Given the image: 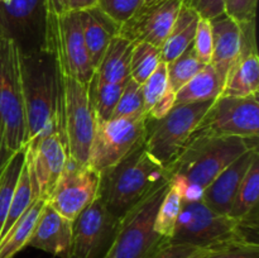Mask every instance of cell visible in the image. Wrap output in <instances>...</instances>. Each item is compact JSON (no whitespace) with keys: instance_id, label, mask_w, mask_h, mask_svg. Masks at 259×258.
<instances>
[{"instance_id":"obj_13","label":"cell","mask_w":259,"mask_h":258,"mask_svg":"<svg viewBox=\"0 0 259 258\" xmlns=\"http://www.w3.org/2000/svg\"><path fill=\"white\" fill-rule=\"evenodd\" d=\"M196 132L217 137L258 139V96H218L200 121Z\"/></svg>"},{"instance_id":"obj_1","label":"cell","mask_w":259,"mask_h":258,"mask_svg":"<svg viewBox=\"0 0 259 258\" xmlns=\"http://www.w3.org/2000/svg\"><path fill=\"white\" fill-rule=\"evenodd\" d=\"M258 148V139L217 137L195 132L181 153L167 167L168 184L184 201L201 200L218 175L247 151Z\"/></svg>"},{"instance_id":"obj_15","label":"cell","mask_w":259,"mask_h":258,"mask_svg":"<svg viewBox=\"0 0 259 258\" xmlns=\"http://www.w3.org/2000/svg\"><path fill=\"white\" fill-rule=\"evenodd\" d=\"M100 172L68 158L47 202L66 219L73 220L98 197Z\"/></svg>"},{"instance_id":"obj_32","label":"cell","mask_w":259,"mask_h":258,"mask_svg":"<svg viewBox=\"0 0 259 258\" xmlns=\"http://www.w3.org/2000/svg\"><path fill=\"white\" fill-rule=\"evenodd\" d=\"M161 62V50L146 42H136L131 55V78L144 82Z\"/></svg>"},{"instance_id":"obj_37","label":"cell","mask_w":259,"mask_h":258,"mask_svg":"<svg viewBox=\"0 0 259 258\" xmlns=\"http://www.w3.org/2000/svg\"><path fill=\"white\" fill-rule=\"evenodd\" d=\"M211 250L215 249L168 242L163 247L159 248L158 252L153 255V258H202Z\"/></svg>"},{"instance_id":"obj_7","label":"cell","mask_w":259,"mask_h":258,"mask_svg":"<svg viewBox=\"0 0 259 258\" xmlns=\"http://www.w3.org/2000/svg\"><path fill=\"white\" fill-rule=\"evenodd\" d=\"M212 101L180 104L158 120L147 119L143 143L147 152L167 168L189 143Z\"/></svg>"},{"instance_id":"obj_26","label":"cell","mask_w":259,"mask_h":258,"mask_svg":"<svg viewBox=\"0 0 259 258\" xmlns=\"http://www.w3.org/2000/svg\"><path fill=\"white\" fill-rule=\"evenodd\" d=\"M259 200V154L253 159L238 189L229 217L237 220L258 214Z\"/></svg>"},{"instance_id":"obj_41","label":"cell","mask_w":259,"mask_h":258,"mask_svg":"<svg viewBox=\"0 0 259 258\" xmlns=\"http://www.w3.org/2000/svg\"><path fill=\"white\" fill-rule=\"evenodd\" d=\"M175 105H176V93H175L172 89H169L168 86V89L164 91L163 95H162L148 110V113H147V119H149V120H158V119L167 115L168 111L171 110Z\"/></svg>"},{"instance_id":"obj_36","label":"cell","mask_w":259,"mask_h":258,"mask_svg":"<svg viewBox=\"0 0 259 258\" xmlns=\"http://www.w3.org/2000/svg\"><path fill=\"white\" fill-rule=\"evenodd\" d=\"M192 47L197 58L201 61L204 65L211 62L212 56V29L211 20L206 18H200L197 23L196 32H195L194 40H192Z\"/></svg>"},{"instance_id":"obj_31","label":"cell","mask_w":259,"mask_h":258,"mask_svg":"<svg viewBox=\"0 0 259 258\" xmlns=\"http://www.w3.org/2000/svg\"><path fill=\"white\" fill-rule=\"evenodd\" d=\"M182 196L171 185L164 194L154 219V230L166 239L172 238L182 206Z\"/></svg>"},{"instance_id":"obj_44","label":"cell","mask_w":259,"mask_h":258,"mask_svg":"<svg viewBox=\"0 0 259 258\" xmlns=\"http://www.w3.org/2000/svg\"><path fill=\"white\" fill-rule=\"evenodd\" d=\"M10 157H12V156H8V154L4 152V148H3L2 138H0V175H2L3 169H4L5 164H7V162L9 161Z\"/></svg>"},{"instance_id":"obj_16","label":"cell","mask_w":259,"mask_h":258,"mask_svg":"<svg viewBox=\"0 0 259 258\" xmlns=\"http://www.w3.org/2000/svg\"><path fill=\"white\" fill-rule=\"evenodd\" d=\"M186 0H149L126 23L118 34L131 42H146L161 50L164 39Z\"/></svg>"},{"instance_id":"obj_23","label":"cell","mask_w":259,"mask_h":258,"mask_svg":"<svg viewBox=\"0 0 259 258\" xmlns=\"http://www.w3.org/2000/svg\"><path fill=\"white\" fill-rule=\"evenodd\" d=\"M200 15L185 3L161 47V61L169 63L192 43Z\"/></svg>"},{"instance_id":"obj_10","label":"cell","mask_w":259,"mask_h":258,"mask_svg":"<svg viewBox=\"0 0 259 258\" xmlns=\"http://www.w3.org/2000/svg\"><path fill=\"white\" fill-rule=\"evenodd\" d=\"M147 115L96 120L89 166L104 172L144 143Z\"/></svg>"},{"instance_id":"obj_9","label":"cell","mask_w":259,"mask_h":258,"mask_svg":"<svg viewBox=\"0 0 259 258\" xmlns=\"http://www.w3.org/2000/svg\"><path fill=\"white\" fill-rule=\"evenodd\" d=\"M46 50L52 53L61 72L89 85L95 67L83 40L80 13L70 10L61 15L47 13Z\"/></svg>"},{"instance_id":"obj_22","label":"cell","mask_w":259,"mask_h":258,"mask_svg":"<svg viewBox=\"0 0 259 258\" xmlns=\"http://www.w3.org/2000/svg\"><path fill=\"white\" fill-rule=\"evenodd\" d=\"M259 91V57L257 51L240 53L225 78L220 95L225 96H258Z\"/></svg>"},{"instance_id":"obj_12","label":"cell","mask_w":259,"mask_h":258,"mask_svg":"<svg viewBox=\"0 0 259 258\" xmlns=\"http://www.w3.org/2000/svg\"><path fill=\"white\" fill-rule=\"evenodd\" d=\"M24 148L33 196L47 200L68 161L65 134L56 124Z\"/></svg>"},{"instance_id":"obj_14","label":"cell","mask_w":259,"mask_h":258,"mask_svg":"<svg viewBox=\"0 0 259 258\" xmlns=\"http://www.w3.org/2000/svg\"><path fill=\"white\" fill-rule=\"evenodd\" d=\"M120 219L109 211L99 196L73 220L72 250L75 258H104L118 233Z\"/></svg>"},{"instance_id":"obj_38","label":"cell","mask_w":259,"mask_h":258,"mask_svg":"<svg viewBox=\"0 0 259 258\" xmlns=\"http://www.w3.org/2000/svg\"><path fill=\"white\" fill-rule=\"evenodd\" d=\"M258 0H227L224 14L233 18L238 23L255 20Z\"/></svg>"},{"instance_id":"obj_28","label":"cell","mask_w":259,"mask_h":258,"mask_svg":"<svg viewBox=\"0 0 259 258\" xmlns=\"http://www.w3.org/2000/svg\"><path fill=\"white\" fill-rule=\"evenodd\" d=\"M35 197L33 196L32 184H30L29 171H28V164L24 159L22 171H20L19 179H18L17 186H15L14 194H13L12 202H10L9 211H8L7 219H5L4 227H3L2 233H0V242L3 238L8 234L13 225L20 219L23 214L28 210L30 204L33 202Z\"/></svg>"},{"instance_id":"obj_18","label":"cell","mask_w":259,"mask_h":258,"mask_svg":"<svg viewBox=\"0 0 259 258\" xmlns=\"http://www.w3.org/2000/svg\"><path fill=\"white\" fill-rule=\"evenodd\" d=\"M258 154V148L249 149L223 169L205 189L201 197L202 201L218 214L229 215L240 182Z\"/></svg>"},{"instance_id":"obj_4","label":"cell","mask_w":259,"mask_h":258,"mask_svg":"<svg viewBox=\"0 0 259 258\" xmlns=\"http://www.w3.org/2000/svg\"><path fill=\"white\" fill-rule=\"evenodd\" d=\"M169 242L207 249H220L240 243L258 244V223L240 222L229 215L218 214L202 200L182 201Z\"/></svg>"},{"instance_id":"obj_33","label":"cell","mask_w":259,"mask_h":258,"mask_svg":"<svg viewBox=\"0 0 259 258\" xmlns=\"http://www.w3.org/2000/svg\"><path fill=\"white\" fill-rule=\"evenodd\" d=\"M147 115L144 110V99L142 85L129 78L124 85L121 95L119 98L111 119L134 118V116Z\"/></svg>"},{"instance_id":"obj_25","label":"cell","mask_w":259,"mask_h":258,"mask_svg":"<svg viewBox=\"0 0 259 258\" xmlns=\"http://www.w3.org/2000/svg\"><path fill=\"white\" fill-rule=\"evenodd\" d=\"M223 82L210 63L205 65L191 80L176 93V105L212 101L220 96Z\"/></svg>"},{"instance_id":"obj_24","label":"cell","mask_w":259,"mask_h":258,"mask_svg":"<svg viewBox=\"0 0 259 258\" xmlns=\"http://www.w3.org/2000/svg\"><path fill=\"white\" fill-rule=\"evenodd\" d=\"M47 200L34 199L27 211L12 227L8 234L0 242V258H13L24 247H27L33 234L40 211Z\"/></svg>"},{"instance_id":"obj_39","label":"cell","mask_w":259,"mask_h":258,"mask_svg":"<svg viewBox=\"0 0 259 258\" xmlns=\"http://www.w3.org/2000/svg\"><path fill=\"white\" fill-rule=\"evenodd\" d=\"M202 258H259V244H233L211 250Z\"/></svg>"},{"instance_id":"obj_21","label":"cell","mask_w":259,"mask_h":258,"mask_svg":"<svg viewBox=\"0 0 259 258\" xmlns=\"http://www.w3.org/2000/svg\"><path fill=\"white\" fill-rule=\"evenodd\" d=\"M133 42L116 34L106 48L95 76L101 82L125 83L131 78V55Z\"/></svg>"},{"instance_id":"obj_19","label":"cell","mask_w":259,"mask_h":258,"mask_svg":"<svg viewBox=\"0 0 259 258\" xmlns=\"http://www.w3.org/2000/svg\"><path fill=\"white\" fill-rule=\"evenodd\" d=\"M212 56L210 65L217 71L224 86L228 73L242 53L240 24L227 14L211 19Z\"/></svg>"},{"instance_id":"obj_6","label":"cell","mask_w":259,"mask_h":258,"mask_svg":"<svg viewBox=\"0 0 259 258\" xmlns=\"http://www.w3.org/2000/svg\"><path fill=\"white\" fill-rule=\"evenodd\" d=\"M168 186V182L164 184L121 218L115 239L104 258H153L168 243L154 230L157 210Z\"/></svg>"},{"instance_id":"obj_8","label":"cell","mask_w":259,"mask_h":258,"mask_svg":"<svg viewBox=\"0 0 259 258\" xmlns=\"http://www.w3.org/2000/svg\"><path fill=\"white\" fill-rule=\"evenodd\" d=\"M60 81V123L67 144L68 158L89 164L96 119L89 100L88 85L57 68Z\"/></svg>"},{"instance_id":"obj_34","label":"cell","mask_w":259,"mask_h":258,"mask_svg":"<svg viewBox=\"0 0 259 258\" xmlns=\"http://www.w3.org/2000/svg\"><path fill=\"white\" fill-rule=\"evenodd\" d=\"M168 89V76H167V63L161 61L156 70L151 73L148 78L142 83L144 99V110L146 114L154 103Z\"/></svg>"},{"instance_id":"obj_29","label":"cell","mask_w":259,"mask_h":258,"mask_svg":"<svg viewBox=\"0 0 259 258\" xmlns=\"http://www.w3.org/2000/svg\"><path fill=\"white\" fill-rule=\"evenodd\" d=\"M24 159L25 148H22L10 157L0 175V233L4 227L8 211H9L10 202H12L13 194H14Z\"/></svg>"},{"instance_id":"obj_35","label":"cell","mask_w":259,"mask_h":258,"mask_svg":"<svg viewBox=\"0 0 259 258\" xmlns=\"http://www.w3.org/2000/svg\"><path fill=\"white\" fill-rule=\"evenodd\" d=\"M147 0H99L98 7L115 24L123 25L128 22Z\"/></svg>"},{"instance_id":"obj_20","label":"cell","mask_w":259,"mask_h":258,"mask_svg":"<svg viewBox=\"0 0 259 258\" xmlns=\"http://www.w3.org/2000/svg\"><path fill=\"white\" fill-rule=\"evenodd\" d=\"M78 13L82 25L83 40L96 70L111 39L118 34L119 25L106 17L99 8Z\"/></svg>"},{"instance_id":"obj_2","label":"cell","mask_w":259,"mask_h":258,"mask_svg":"<svg viewBox=\"0 0 259 258\" xmlns=\"http://www.w3.org/2000/svg\"><path fill=\"white\" fill-rule=\"evenodd\" d=\"M168 182V174L144 144L100 174L99 199L119 219Z\"/></svg>"},{"instance_id":"obj_30","label":"cell","mask_w":259,"mask_h":258,"mask_svg":"<svg viewBox=\"0 0 259 258\" xmlns=\"http://www.w3.org/2000/svg\"><path fill=\"white\" fill-rule=\"evenodd\" d=\"M204 66V63L197 58L191 43L179 57L167 63V76H168L169 89L177 93Z\"/></svg>"},{"instance_id":"obj_17","label":"cell","mask_w":259,"mask_h":258,"mask_svg":"<svg viewBox=\"0 0 259 258\" xmlns=\"http://www.w3.org/2000/svg\"><path fill=\"white\" fill-rule=\"evenodd\" d=\"M72 227L73 222L46 202L28 245L56 257L68 258L72 250Z\"/></svg>"},{"instance_id":"obj_11","label":"cell","mask_w":259,"mask_h":258,"mask_svg":"<svg viewBox=\"0 0 259 258\" xmlns=\"http://www.w3.org/2000/svg\"><path fill=\"white\" fill-rule=\"evenodd\" d=\"M46 0H8L0 4V35L13 40L22 55L46 50Z\"/></svg>"},{"instance_id":"obj_27","label":"cell","mask_w":259,"mask_h":258,"mask_svg":"<svg viewBox=\"0 0 259 258\" xmlns=\"http://www.w3.org/2000/svg\"><path fill=\"white\" fill-rule=\"evenodd\" d=\"M125 83L101 82L95 76H93L88 85V93L96 120L111 119Z\"/></svg>"},{"instance_id":"obj_43","label":"cell","mask_w":259,"mask_h":258,"mask_svg":"<svg viewBox=\"0 0 259 258\" xmlns=\"http://www.w3.org/2000/svg\"><path fill=\"white\" fill-rule=\"evenodd\" d=\"M47 3V13L61 15L68 12V0H46Z\"/></svg>"},{"instance_id":"obj_40","label":"cell","mask_w":259,"mask_h":258,"mask_svg":"<svg viewBox=\"0 0 259 258\" xmlns=\"http://www.w3.org/2000/svg\"><path fill=\"white\" fill-rule=\"evenodd\" d=\"M225 2L227 0H186V4L191 7L200 18L211 20L224 14Z\"/></svg>"},{"instance_id":"obj_46","label":"cell","mask_w":259,"mask_h":258,"mask_svg":"<svg viewBox=\"0 0 259 258\" xmlns=\"http://www.w3.org/2000/svg\"><path fill=\"white\" fill-rule=\"evenodd\" d=\"M147 2H149V0H147Z\"/></svg>"},{"instance_id":"obj_45","label":"cell","mask_w":259,"mask_h":258,"mask_svg":"<svg viewBox=\"0 0 259 258\" xmlns=\"http://www.w3.org/2000/svg\"><path fill=\"white\" fill-rule=\"evenodd\" d=\"M68 258H75V257H72V255H70V257H68Z\"/></svg>"},{"instance_id":"obj_3","label":"cell","mask_w":259,"mask_h":258,"mask_svg":"<svg viewBox=\"0 0 259 258\" xmlns=\"http://www.w3.org/2000/svg\"><path fill=\"white\" fill-rule=\"evenodd\" d=\"M19 65L27 144L58 123L60 81L56 61L50 51L45 50L29 55L19 53Z\"/></svg>"},{"instance_id":"obj_42","label":"cell","mask_w":259,"mask_h":258,"mask_svg":"<svg viewBox=\"0 0 259 258\" xmlns=\"http://www.w3.org/2000/svg\"><path fill=\"white\" fill-rule=\"evenodd\" d=\"M99 0H68L70 12H85L98 7Z\"/></svg>"},{"instance_id":"obj_5","label":"cell","mask_w":259,"mask_h":258,"mask_svg":"<svg viewBox=\"0 0 259 258\" xmlns=\"http://www.w3.org/2000/svg\"><path fill=\"white\" fill-rule=\"evenodd\" d=\"M0 138L8 156L25 146L24 101L20 81L19 51L13 40L0 35Z\"/></svg>"}]
</instances>
